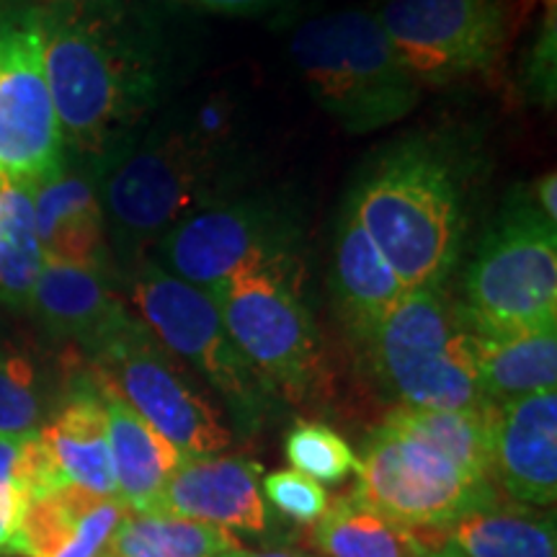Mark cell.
I'll return each mask as SVG.
<instances>
[{"label":"cell","mask_w":557,"mask_h":557,"mask_svg":"<svg viewBox=\"0 0 557 557\" xmlns=\"http://www.w3.org/2000/svg\"><path fill=\"white\" fill-rule=\"evenodd\" d=\"M34 13L65 145L90 160L107 156L156 107L163 86L156 45L124 18L83 3Z\"/></svg>","instance_id":"6da1fadb"},{"label":"cell","mask_w":557,"mask_h":557,"mask_svg":"<svg viewBox=\"0 0 557 557\" xmlns=\"http://www.w3.org/2000/svg\"><path fill=\"white\" fill-rule=\"evenodd\" d=\"M233 160L218 124L176 111L94 158L116 267L135 269L178 220L222 201Z\"/></svg>","instance_id":"7a4b0ae2"},{"label":"cell","mask_w":557,"mask_h":557,"mask_svg":"<svg viewBox=\"0 0 557 557\" xmlns=\"http://www.w3.org/2000/svg\"><path fill=\"white\" fill-rule=\"evenodd\" d=\"M346 207L406 289H444L468 220L462 184L442 150L413 139L385 152Z\"/></svg>","instance_id":"3957f363"},{"label":"cell","mask_w":557,"mask_h":557,"mask_svg":"<svg viewBox=\"0 0 557 557\" xmlns=\"http://www.w3.org/2000/svg\"><path fill=\"white\" fill-rule=\"evenodd\" d=\"M209 295L235 348L274 398L310 406L329 395L323 338L302 299V263H256Z\"/></svg>","instance_id":"277c9868"},{"label":"cell","mask_w":557,"mask_h":557,"mask_svg":"<svg viewBox=\"0 0 557 557\" xmlns=\"http://www.w3.org/2000/svg\"><path fill=\"white\" fill-rule=\"evenodd\" d=\"M289 52L312 99L354 135L385 129L421 101V83L395 54L377 13L354 9L305 21Z\"/></svg>","instance_id":"5b68a950"},{"label":"cell","mask_w":557,"mask_h":557,"mask_svg":"<svg viewBox=\"0 0 557 557\" xmlns=\"http://www.w3.org/2000/svg\"><path fill=\"white\" fill-rule=\"evenodd\" d=\"M364 348L403 408H493L478 385L468 318L444 289H408Z\"/></svg>","instance_id":"8992f818"},{"label":"cell","mask_w":557,"mask_h":557,"mask_svg":"<svg viewBox=\"0 0 557 557\" xmlns=\"http://www.w3.org/2000/svg\"><path fill=\"white\" fill-rule=\"evenodd\" d=\"M354 472L351 491L408 532L447 527L500 500L496 480L465 468L434 438L408 426L398 410L372 431Z\"/></svg>","instance_id":"52a82bcc"},{"label":"cell","mask_w":557,"mask_h":557,"mask_svg":"<svg viewBox=\"0 0 557 557\" xmlns=\"http://www.w3.org/2000/svg\"><path fill=\"white\" fill-rule=\"evenodd\" d=\"M127 289L137 318L158 344L220 395L243 434H256L267 421L274 395L235 348L214 297L152 259L127 271Z\"/></svg>","instance_id":"ba28073f"},{"label":"cell","mask_w":557,"mask_h":557,"mask_svg":"<svg viewBox=\"0 0 557 557\" xmlns=\"http://www.w3.org/2000/svg\"><path fill=\"white\" fill-rule=\"evenodd\" d=\"M465 312L493 331L557 325V225L517 199L493 222L465 278Z\"/></svg>","instance_id":"9c48e42d"},{"label":"cell","mask_w":557,"mask_h":557,"mask_svg":"<svg viewBox=\"0 0 557 557\" xmlns=\"http://www.w3.org/2000/svg\"><path fill=\"white\" fill-rule=\"evenodd\" d=\"M517 16V0H385L377 13L387 41L421 88L496 70Z\"/></svg>","instance_id":"30bf717a"},{"label":"cell","mask_w":557,"mask_h":557,"mask_svg":"<svg viewBox=\"0 0 557 557\" xmlns=\"http://www.w3.org/2000/svg\"><path fill=\"white\" fill-rule=\"evenodd\" d=\"M90 377L114 389L184 457H214L233 444L220 410L191 385L143 320L90 357Z\"/></svg>","instance_id":"8fae6325"},{"label":"cell","mask_w":557,"mask_h":557,"mask_svg":"<svg viewBox=\"0 0 557 557\" xmlns=\"http://www.w3.org/2000/svg\"><path fill=\"white\" fill-rule=\"evenodd\" d=\"M150 259L212 292L256 263L299 259V225L274 201L222 199L178 220Z\"/></svg>","instance_id":"7c38bea8"},{"label":"cell","mask_w":557,"mask_h":557,"mask_svg":"<svg viewBox=\"0 0 557 557\" xmlns=\"http://www.w3.org/2000/svg\"><path fill=\"white\" fill-rule=\"evenodd\" d=\"M62 158L37 13L0 11V184L37 186L62 169Z\"/></svg>","instance_id":"4fadbf2b"},{"label":"cell","mask_w":557,"mask_h":557,"mask_svg":"<svg viewBox=\"0 0 557 557\" xmlns=\"http://www.w3.org/2000/svg\"><path fill=\"white\" fill-rule=\"evenodd\" d=\"M152 513H169L259 537L269 529L261 465L246 457H186Z\"/></svg>","instance_id":"5bb4252c"},{"label":"cell","mask_w":557,"mask_h":557,"mask_svg":"<svg viewBox=\"0 0 557 557\" xmlns=\"http://www.w3.org/2000/svg\"><path fill=\"white\" fill-rule=\"evenodd\" d=\"M103 271L45 261L34 284L29 312L52 336L73 341L90 357L137 323Z\"/></svg>","instance_id":"9a60e30c"},{"label":"cell","mask_w":557,"mask_h":557,"mask_svg":"<svg viewBox=\"0 0 557 557\" xmlns=\"http://www.w3.org/2000/svg\"><path fill=\"white\" fill-rule=\"evenodd\" d=\"M493 480L517 504L557 500V389L508 400L493 423Z\"/></svg>","instance_id":"2e32d148"},{"label":"cell","mask_w":557,"mask_h":557,"mask_svg":"<svg viewBox=\"0 0 557 557\" xmlns=\"http://www.w3.org/2000/svg\"><path fill=\"white\" fill-rule=\"evenodd\" d=\"M34 218L45 261L73 263L114 276L116 263L109 248L103 218L99 169L65 171V165L41 184L32 186Z\"/></svg>","instance_id":"e0dca14e"},{"label":"cell","mask_w":557,"mask_h":557,"mask_svg":"<svg viewBox=\"0 0 557 557\" xmlns=\"http://www.w3.org/2000/svg\"><path fill=\"white\" fill-rule=\"evenodd\" d=\"M127 517L120 498L75 485L32 496L21 517L16 557H109L116 527Z\"/></svg>","instance_id":"ac0fdd59"},{"label":"cell","mask_w":557,"mask_h":557,"mask_svg":"<svg viewBox=\"0 0 557 557\" xmlns=\"http://www.w3.org/2000/svg\"><path fill=\"white\" fill-rule=\"evenodd\" d=\"M39 442L65 485L116 498L111 468L107 408L96 382H75L39 429Z\"/></svg>","instance_id":"d6986e66"},{"label":"cell","mask_w":557,"mask_h":557,"mask_svg":"<svg viewBox=\"0 0 557 557\" xmlns=\"http://www.w3.org/2000/svg\"><path fill=\"white\" fill-rule=\"evenodd\" d=\"M96 387H99L103 408H107L116 498L132 513H152L173 472L181 468L186 457L169 438L158 434L143 416H137L114 389L103 387L99 382Z\"/></svg>","instance_id":"ffe728a7"},{"label":"cell","mask_w":557,"mask_h":557,"mask_svg":"<svg viewBox=\"0 0 557 557\" xmlns=\"http://www.w3.org/2000/svg\"><path fill=\"white\" fill-rule=\"evenodd\" d=\"M468 323L478 385L487 406L498 408L508 400L555 389L557 325L534 331H493L472 323L470 318Z\"/></svg>","instance_id":"44dd1931"},{"label":"cell","mask_w":557,"mask_h":557,"mask_svg":"<svg viewBox=\"0 0 557 557\" xmlns=\"http://www.w3.org/2000/svg\"><path fill=\"white\" fill-rule=\"evenodd\" d=\"M333 289L348 331L361 344L408 292L348 207L344 209L333 256Z\"/></svg>","instance_id":"7402d4cb"},{"label":"cell","mask_w":557,"mask_h":557,"mask_svg":"<svg viewBox=\"0 0 557 557\" xmlns=\"http://www.w3.org/2000/svg\"><path fill=\"white\" fill-rule=\"evenodd\" d=\"M413 534L462 557H557L555 513L524 504L498 500L447 527Z\"/></svg>","instance_id":"603a6c76"},{"label":"cell","mask_w":557,"mask_h":557,"mask_svg":"<svg viewBox=\"0 0 557 557\" xmlns=\"http://www.w3.org/2000/svg\"><path fill=\"white\" fill-rule=\"evenodd\" d=\"M305 542L323 557H416L413 532L393 524L354 491L329 500Z\"/></svg>","instance_id":"cb8c5ba5"},{"label":"cell","mask_w":557,"mask_h":557,"mask_svg":"<svg viewBox=\"0 0 557 557\" xmlns=\"http://www.w3.org/2000/svg\"><path fill=\"white\" fill-rule=\"evenodd\" d=\"M240 540L227 529L169 513H132L111 540L109 557H222Z\"/></svg>","instance_id":"d4e9b609"},{"label":"cell","mask_w":557,"mask_h":557,"mask_svg":"<svg viewBox=\"0 0 557 557\" xmlns=\"http://www.w3.org/2000/svg\"><path fill=\"white\" fill-rule=\"evenodd\" d=\"M45 267L32 186L0 184V299L13 310H29Z\"/></svg>","instance_id":"484cf974"},{"label":"cell","mask_w":557,"mask_h":557,"mask_svg":"<svg viewBox=\"0 0 557 557\" xmlns=\"http://www.w3.org/2000/svg\"><path fill=\"white\" fill-rule=\"evenodd\" d=\"M39 434L0 436V557H16V537L32 496L62 487Z\"/></svg>","instance_id":"4316f807"},{"label":"cell","mask_w":557,"mask_h":557,"mask_svg":"<svg viewBox=\"0 0 557 557\" xmlns=\"http://www.w3.org/2000/svg\"><path fill=\"white\" fill-rule=\"evenodd\" d=\"M47 421L37 364L21 351L0 348V436L39 434Z\"/></svg>","instance_id":"83f0119b"},{"label":"cell","mask_w":557,"mask_h":557,"mask_svg":"<svg viewBox=\"0 0 557 557\" xmlns=\"http://www.w3.org/2000/svg\"><path fill=\"white\" fill-rule=\"evenodd\" d=\"M284 455L292 470L323 483H341L357 470V455L329 423L297 421L284 438Z\"/></svg>","instance_id":"f1b7e54d"},{"label":"cell","mask_w":557,"mask_h":557,"mask_svg":"<svg viewBox=\"0 0 557 557\" xmlns=\"http://www.w3.org/2000/svg\"><path fill=\"white\" fill-rule=\"evenodd\" d=\"M263 498L276 508L282 517L295 519L299 524H315L329 508V491L297 470H276L263 478Z\"/></svg>","instance_id":"f546056e"},{"label":"cell","mask_w":557,"mask_h":557,"mask_svg":"<svg viewBox=\"0 0 557 557\" xmlns=\"http://www.w3.org/2000/svg\"><path fill=\"white\" fill-rule=\"evenodd\" d=\"M534 207L540 209V214L549 225H557V176L547 173L537 181V189H534Z\"/></svg>","instance_id":"4dcf8cb0"},{"label":"cell","mask_w":557,"mask_h":557,"mask_svg":"<svg viewBox=\"0 0 557 557\" xmlns=\"http://www.w3.org/2000/svg\"><path fill=\"white\" fill-rule=\"evenodd\" d=\"M191 3L205 5L209 11H222V13H248L267 9V5L276 3V0H191Z\"/></svg>","instance_id":"1f68e13d"},{"label":"cell","mask_w":557,"mask_h":557,"mask_svg":"<svg viewBox=\"0 0 557 557\" xmlns=\"http://www.w3.org/2000/svg\"><path fill=\"white\" fill-rule=\"evenodd\" d=\"M413 555L416 557H462V555L451 553V549H447V547H438V545H434V542L416 537V534H413Z\"/></svg>","instance_id":"d6a6232c"},{"label":"cell","mask_w":557,"mask_h":557,"mask_svg":"<svg viewBox=\"0 0 557 557\" xmlns=\"http://www.w3.org/2000/svg\"><path fill=\"white\" fill-rule=\"evenodd\" d=\"M222 557H310V555H299V553H289V549H263V553H256V549H246V547H238V549H230Z\"/></svg>","instance_id":"836d02e7"},{"label":"cell","mask_w":557,"mask_h":557,"mask_svg":"<svg viewBox=\"0 0 557 557\" xmlns=\"http://www.w3.org/2000/svg\"><path fill=\"white\" fill-rule=\"evenodd\" d=\"M545 9H547V11L555 9V0H545Z\"/></svg>","instance_id":"e575fe53"}]
</instances>
